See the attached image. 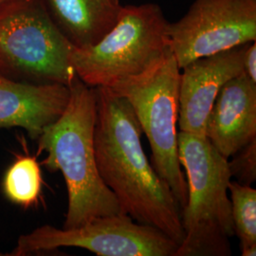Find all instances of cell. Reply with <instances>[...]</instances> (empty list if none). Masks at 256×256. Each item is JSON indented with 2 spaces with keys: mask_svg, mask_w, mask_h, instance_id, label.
Segmentation results:
<instances>
[{
  "mask_svg": "<svg viewBox=\"0 0 256 256\" xmlns=\"http://www.w3.org/2000/svg\"><path fill=\"white\" fill-rule=\"evenodd\" d=\"M97 117L94 147L99 174L122 214L160 230L180 246L182 210L167 184L148 160L142 128L126 99L108 88H95Z\"/></svg>",
  "mask_w": 256,
  "mask_h": 256,
  "instance_id": "6da1fadb",
  "label": "cell"
},
{
  "mask_svg": "<svg viewBox=\"0 0 256 256\" xmlns=\"http://www.w3.org/2000/svg\"><path fill=\"white\" fill-rule=\"evenodd\" d=\"M70 100L63 114L46 126L38 140L41 162L50 172L61 171L68 205L64 229L77 228L97 218L122 214L119 203L99 174L94 130L97 117L95 88L76 77L70 86Z\"/></svg>",
  "mask_w": 256,
  "mask_h": 256,
  "instance_id": "7a4b0ae2",
  "label": "cell"
},
{
  "mask_svg": "<svg viewBox=\"0 0 256 256\" xmlns=\"http://www.w3.org/2000/svg\"><path fill=\"white\" fill-rule=\"evenodd\" d=\"M178 158L188 196L182 210V241L174 256H228L234 236L228 158L205 136L178 131Z\"/></svg>",
  "mask_w": 256,
  "mask_h": 256,
  "instance_id": "3957f363",
  "label": "cell"
},
{
  "mask_svg": "<svg viewBox=\"0 0 256 256\" xmlns=\"http://www.w3.org/2000/svg\"><path fill=\"white\" fill-rule=\"evenodd\" d=\"M180 70L170 50L144 72L120 80L108 88L130 104L148 138L151 164L182 210L188 188L178 142Z\"/></svg>",
  "mask_w": 256,
  "mask_h": 256,
  "instance_id": "277c9868",
  "label": "cell"
},
{
  "mask_svg": "<svg viewBox=\"0 0 256 256\" xmlns=\"http://www.w3.org/2000/svg\"><path fill=\"white\" fill-rule=\"evenodd\" d=\"M168 26L156 4L122 6L116 24L99 42L74 46L70 64L88 86L108 88L144 72L171 50Z\"/></svg>",
  "mask_w": 256,
  "mask_h": 256,
  "instance_id": "5b68a950",
  "label": "cell"
},
{
  "mask_svg": "<svg viewBox=\"0 0 256 256\" xmlns=\"http://www.w3.org/2000/svg\"><path fill=\"white\" fill-rule=\"evenodd\" d=\"M74 46L41 0H18L0 9V74L68 86L78 77L70 60Z\"/></svg>",
  "mask_w": 256,
  "mask_h": 256,
  "instance_id": "8992f818",
  "label": "cell"
},
{
  "mask_svg": "<svg viewBox=\"0 0 256 256\" xmlns=\"http://www.w3.org/2000/svg\"><path fill=\"white\" fill-rule=\"evenodd\" d=\"M64 247L82 248L99 256H174L178 245L160 230L119 214L72 229L44 225L21 236L7 256H30Z\"/></svg>",
  "mask_w": 256,
  "mask_h": 256,
  "instance_id": "52a82bcc",
  "label": "cell"
},
{
  "mask_svg": "<svg viewBox=\"0 0 256 256\" xmlns=\"http://www.w3.org/2000/svg\"><path fill=\"white\" fill-rule=\"evenodd\" d=\"M170 50L180 68L256 40V0H196L169 23Z\"/></svg>",
  "mask_w": 256,
  "mask_h": 256,
  "instance_id": "ba28073f",
  "label": "cell"
},
{
  "mask_svg": "<svg viewBox=\"0 0 256 256\" xmlns=\"http://www.w3.org/2000/svg\"><path fill=\"white\" fill-rule=\"evenodd\" d=\"M248 44L202 57L183 68L180 82V131L205 136L207 120L220 90L244 72V54Z\"/></svg>",
  "mask_w": 256,
  "mask_h": 256,
  "instance_id": "9c48e42d",
  "label": "cell"
},
{
  "mask_svg": "<svg viewBox=\"0 0 256 256\" xmlns=\"http://www.w3.org/2000/svg\"><path fill=\"white\" fill-rule=\"evenodd\" d=\"M205 137L226 158L256 138V82L245 72L218 92L205 128Z\"/></svg>",
  "mask_w": 256,
  "mask_h": 256,
  "instance_id": "30bf717a",
  "label": "cell"
},
{
  "mask_svg": "<svg viewBox=\"0 0 256 256\" xmlns=\"http://www.w3.org/2000/svg\"><path fill=\"white\" fill-rule=\"evenodd\" d=\"M70 95L62 84L18 82L0 74V128H24L37 140L63 114Z\"/></svg>",
  "mask_w": 256,
  "mask_h": 256,
  "instance_id": "8fae6325",
  "label": "cell"
},
{
  "mask_svg": "<svg viewBox=\"0 0 256 256\" xmlns=\"http://www.w3.org/2000/svg\"><path fill=\"white\" fill-rule=\"evenodd\" d=\"M55 26L76 48L93 46L119 18V0H41Z\"/></svg>",
  "mask_w": 256,
  "mask_h": 256,
  "instance_id": "7c38bea8",
  "label": "cell"
},
{
  "mask_svg": "<svg viewBox=\"0 0 256 256\" xmlns=\"http://www.w3.org/2000/svg\"><path fill=\"white\" fill-rule=\"evenodd\" d=\"M42 184L36 156H19L5 173L2 190L10 202L28 209L38 204Z\"/></svg>",
  "mask_w": 256,
  "mask_h": 256,
  "instance_id": "4fadbf2b",
  "label": "cell"
},
{
  "mask_svg": "<svg viewBox=\"0 0 256 256\" xmlns=\"http://www.w3.org/2000/svg\"><path fill=\"white\" fill-rule=\"evenodd\" d=\"M234 234L240 240L243 256H256V190L252 185L230 182Z\"/></svg>",
  "mask_w": 256,
  "mask_h": 256,
  "instance_id": "5bb4252c",
  "label": "cell"
},
{
  "mask_svg": "<svg viewBox=\"0 0 256 256\" xmlns=\"http://www.w3.org/2000/svg\"><path fill=\"white\" fill-rule=\"evenodd\" d=\"M228 160L232 178H236L238 182L252 185L256 178V138L247 146L238 150Z\"/></svg>",
  "mask_w": 256,
  "mask_h": 256,
  "instance_id": "9a60e30c",
  "label": "cell"
},
{
  "mask_svg": "<svg viewBox=\"0 0 256 256\" xmlns=\"http://www.w3.org/2000/svg\"><path fill=\"white\" fill-rule=\"evenodd\" d=\"M244 72L256 82V41L250 43L244 54Z\"/></svg>",
  "mask_w": 256,
  "mask_h": 256,
  "instance_id": "2e32d148",
  "label": "cell"
},
{
  "mask_svg": "<svg viewBox=\"0 0 256 256\" xmlns=\"http://www.w3.org/2000/svg\"><path fill=\"white\" fill-rule=\"evenodd\" d=\"M14 1H18V0H0V9L9 5L10 3L14 2Z\"/></svg>",
  "mask_w": 256,
  "mask_h": 256,
  "instance_id": "e0dca14e",
  "label": "cell"
}]
</instances>
